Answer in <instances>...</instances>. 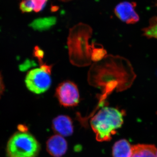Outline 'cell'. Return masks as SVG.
<instances>
[{"label": "cell", "instance_id": "7c38bea8", "mask_svg": "<svg viewBox=\"0 0 157 157\" xmlns=\"http://www.w3.org/2000/svg\"><path fill=\"white\" fill-rule=\"evenodd\" d=\"M144 35L149 38L157 39V17L151 19L148 27L144 29Z\"/></svg>", "mask_w": 157, "mask_h": 157}, {"label": "cell", "instance_id": "8fae6325", "mask_svg": "<svg viewBox=\"0 0 157 157\" xmlns=\"http://www.w3.org/2000/svg\"><path fill=\"white\" fill-rule=\"evenodd\" d=\"M56 17H49L38 18L31 23V26L35 30L42 31L49 29L56 24Z\"/></svg>", "mask_w": 157, "mask_h": 157}, {"label": "cell", "instance_id": "30bf717a", "mask_svg": "<svg viewBox=\"0 0 157 157\" xmlns=\"http://www.w3.org/2000/svg\"><path fill=\"white\" fill-rule=\"evenodd\" d=\"M132 153V147L127 140H121L116 142L113 147V157H130Z\"/></svg>", "mask_w": 157, "mask_h": 157}, {"label": "cell", "instance_id": "3957f363", "mask_svg": "<svg viewBox=\"0 0 157 157\" xmlns=\"http://www.w3.org/2000/svg\"><path fill=\"white\" fill-rule=\"evenodd\" d=\"M40 150L39 142L28 132L15 133L7 144L8 157H36Z\"/></svg>", "mask_w": 157, "mask_h": 157}, {"label": "cell", "instance_id": "5b68a950", "mask_svg": "<svg viewBox=\"0 0 157 157\" xmlns=\"http://www.w3.org/2000/svg\"><path fill=\"white\" fill-rule=\"evenodd\" d=\"M55 94L59 104L63 107H75L79 103L78 87L73 82L65 81L60 83L56 88Z\"/></svg>", "mask_w": 157, "mask_h": 157}, {"label": "cell", "instance_id": "5bb4252c", "mask_svg": "<svg viewBox=\"0 0 157 157\" xmlns=\"http://www.w3.org/2000/svg\"><path fill=\"white\" fill-rule=\"evenodd\" d=\"M19 9L22 13L33 11V6L30 0H21L19 4Z\"/></svg>", "mask_w": 157, "mask_h": 157}, {"label": "cell", "instance_id": "4fadbf2b", "mask_svg": "<svg viewBox=\"0 0 157 157\" xmlns=\"http://www.w3.org/2000/svg\"><path fill=\"white\" fill-rule=\"evenodd\" d=\"M106 51L104 48H96L92 45V60L94 61H98L101 60L106 55Z\"/></svg>", "mask_w": 157, "mask_h": 157}, {"label": "cell", "instance_id": "2e32d148", "mask_svg": "<svg viewBox=\"0 0 157 157\" xmlns=\"http://www.w3.org/2000/svg\"><path fill=\"white\" fill-rule=\"evenodd\" d=\"M34 54L35 56L39 60L40 63L42 64V59L44 56V52H43V51L39 48V47L36 46L35 47V49H34Z\"/></svg>", "mask_w": 157, "mask_h": 157}, {"label": "cell", "instance_id": "9a60e30c", "mask_svg": "<svg viewBox=\"0 0 157 157\" xmlns=\"http://www.w3.org/2000/svg\"><path fill=\"white\" fill-rule=\"evenodd\" d=\"M33 6V11L40 12L44 9L48 0H30Z\"/></svg>", "mask_w": 157, "mask_h": 157}, {"label": "cell", "instance_id": "ffe728a7", "mask_svg": "<svg viewBox=\"0 0 157 157\" xmlns=\"http://www.w3.org/2000/svg\"><path fill=\"white\" fill-rule=\"evenodd\" d=\"M157 157V152L156 155V157Z\"/></svg>", "mask_w": 157, "mask_h": 157}, {"label": "cell", "instance_id": "8992f818", "mask_svg": "<svg viewBox=\"0 0 157 157\" xmlns=\"http://www.w3.org/2000/svg\"><path fill=\"white\" fill-rule=\"evenodd\" d=\"M136 7V3L122 2L116 6L114 13L122 21L128 24H133L139 20V16L135 11Z\"/></svg>", "mask_w": 157, "mask_h": 157}, {"label": "cell", "instance_id": "7a4b0ae2", "mask_svg": "<svg viewBox=\"0 0 157 157\" xmlns=\"http://www.w3.org/2000/svg\"><path fill=\"white\" fill-rule=\"evenodd\" d=\"M123 123V114L116 108L104 107L93 116L90 125L99 142L109 141Z\"/></svg>", "mask_w": 157, "mask_h": 157}, {"label": "cell", "instance_id": "d6986e66", "mask_svg": "<svg viewBox=\"0 0 157 157\" xmlns=\"http://www.w3.org/2000/svg\"><path fill=\"white\" fill-rule=\"evenodd\" d=\"M60 1H62V2H67L71 1V0H60Z\"/></svg>", "mask_w": 157, "mask_h": 157}, {"label": "cell", "instance_id": "e0dca14e", "mask_svg": "<svg viewBox=\"0 0 157 157\" xmlns=\"http://www.w3.org/2000/svg\"><path fill=\"white\" fill-rule=\"evenodd\" d=\"M5 88V85H4V82H3L2 76L0 73V98H1V96L4 93Z\"/></svg>", "mask_w": 157, "mask_h": 157}, {"label": "cell", "instance_id": "277c9868", "mask_svg": "<svg viewBox=\"0 0 157 157\" xmlns=\"http://www.w3.org/2000/svg\"><path fill=\"white\" fill-rule=\"evenodd\" d=\"M51 66L41 64L39 68L29 71L26 76L25 83L29 90L40 94L48 90L52 84Z\"/></svg>", "mask_w": 157, "mask_h": 157}, {"label": "cell", "instance_id": "ba28073f", "mask_svg": "<svg viewBox=\"0 0 157 157\" xmlns=\"http://www.w3.org/2000/svg\"><path fill=\"white\" fill-rule=\"evenodd\" d=\"M52 128L56 135L62 137H68L73 134V123L68 116L59 115L52 121Z\"/></svg>", "mask_w": 157, "mask_h": 157}, {"label": "cell", "instance_id": "6da1fadb", "mask_svg": "<svg viewBox=\"0 0 157 157\" xmlns=\"http://www.w3.org/2000/svg\"><path fill=\"white\" fill-rule=\"evenodd\" d=\"M91 28L85 24H78L70 29L68 46L70 62L77 67L88 66L91 62L92 46L89 44Z\"/></svg>", "mask_w": 157, "mask_h": 157}, {"label": "cell", "instance_id": "ac0fdd59", "mask_svg": "<svg viewBox=\"0 0 157 157\" xmlns=\"http://www.w3.org/2000/svg\"><path fill=\"white\" fill-rule=\"evenodd\" d=\"M18 128L19 129L20 132H27L28 128L25 126L21 125L18 126Z\"/></svg>", "mask_w": 157, "mask_h": 157}, {"label": "cell", "instance_id": "52a82bcc", "mask_svg": "<svg viewBox=\"0 0 157 157\" xmlns=\"http://www.w3.org/2000/svg\"><path fill=\"white\" fill-rule=\"evenodd\" d=\"M67 149V142L61 135H53L46 142V150L52 156H62L66 153Z\"/></svg>", "mask_w": 157, "mask_h": 157}, {"label": "cell", "instance_id": "9c48e42d", "mask_svg": "<svg viewBox=\"0 0 157 157\" xmlns=\"http://www.w3.org/2000/svg\"><path fill=\"white\" fill-rule=\"evenodd\" d=\"M157 152V148L154 145L137 144L132 146L130 157H155Z\"/></svg>", "mask_w": 157, "mask_h": 157}]
</instances>
